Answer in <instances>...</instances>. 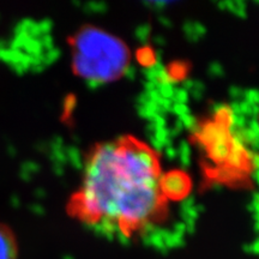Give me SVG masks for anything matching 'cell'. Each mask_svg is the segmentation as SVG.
Wrapping results in <instances>:
<instances>
[{
    "label": "cell",
    "instance_id": "obj_1",
    "mask_svg": "<svg viewBox=\"0 0 259 259\" xmlns=\"http://www.w3.org/2000/svg\"><path fill=\"white\" fill-rule=\"evenodd\" d=\"M166 202L156 154L122 137L97 145L89 155L71 210L97 231L131 239L154 226Z\"/></svg>",
    "mask_w": 259,
    "mask_h": 259
},
{
    "label": "cell",
    "instance_id": "obj_2",
    "mask_svg": "<svg viewBox=\"0 0 259 259\" xmlns=\"http://www.w3.org/2000/svg\"><path fill=\"white\" fill-rule=\"evenodd\" d=\"M72 63L77 74L95 82L120 77L128 64V52L120 38L99 28H85L72 41Z\"/></svg>",
    "mask_w": 259,
    "mask_h": 259
},
{
    "label": "cell",
    "instance_id": "obj_4",
    "mask_svg": "<svg viewBox=\"0 0 259 259\" xmlns=\"http://www.w3.org/2000/svg\"><path fill=\"white\" fill-rule=\"evenodd\" d=\"M258 128H259V116H258Z\"/></svg>",
    "mask_w": 259,
    "mask_h": 259
},
{
    "label": "cell",
    "instance_id": "obj_3",
    "mask_svg": "<svg viewBox=\"0 0 259 259\" xmlns=\"http://www.w3.org/2000/svg\"><path fill=\"white\" fill-rule=\"evenodd\" d=\"M0 259H16V245L11 233L0 226Z\"/></svg>",
    "mask_w": 259,
    "mask_h": 259
}]
</instances>
